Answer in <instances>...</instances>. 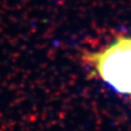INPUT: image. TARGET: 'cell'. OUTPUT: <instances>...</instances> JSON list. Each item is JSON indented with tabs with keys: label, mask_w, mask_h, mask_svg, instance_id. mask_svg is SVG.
Wrapping results in <instances>:
<instances>
[{
	"label": "cell",
	"mask_w": 131,
	"mask_h": 131,
	"mask_svg": "<svg viewBox=\"0 0 131 131\" xmlns=\"http://www.w3.org/2000/svg\"><path fill=\"white\" fill-rule=\"evenodd\" d=\"M84 60L115 92L131 95V36H119L100 51L86 53Z\"/></svg>",
	"instance_id": "cell-1"
}]
</instances>
